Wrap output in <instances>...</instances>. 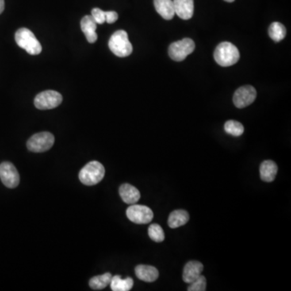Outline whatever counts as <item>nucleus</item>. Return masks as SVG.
Segmentation results:
<instances>
[{
	"mask_svg": "<svg viewBox=\"0 0 291 291\" xmlns=\"http://www.w3.org/2000/svg\"><path fill=\"white\" fill-rule=\"evenodd\" d=\"M119 194L122 201L130 205L138 202L141 197L139 189L130 184H123L119 189Z\"/></svg>",
	"mask_w": 291,
	"mask_h": 291,
	"instance_id": "nucleus-14",
	"label": "nucleus"
},
{
	"mask_svg": "<svg viewBox=\"0 0 291 291\" xmlns=\"http://www.w3.org/2000/svg\"><path fill=\"white\" fill-rule=\"evenodd\" d=\"M195 43L189 38L177 40L170 45L169 54L170 58L176 62H181L185 60L188 55L194 51Z\"/></svg>",
	"mask_w": 291,
	"mask_h": 291,
	"instance_id": "nucleus-6",
	"label": "nucleus"
},
{
	"mask_svg": "<svg viewBox=\"0 0 291 291\" xmlns=\"http://www.w3.org/2000/svg\"><path fill=\"white\" fill-rule=\"evenodd\" d=\"M55 143V136L50 132L37 133L32 135L27 142V147L32 152L40 153L49 151Z\"/></svg>",
	"mask_w": 291,
	"mask_h": 291,
	"instance_id": "nucleus-5",
	"label": "nucleus"
},
{
	"mask_svg": "<svg viewBox=\"0 0 291 291\" xmlns=\"http://www.w3.org/2000/svg\"><path fill=\"white\" fill-rule=\"evenodd\" d=\"M175 14L183 20H189L193 17L194 12L193 0H173Z\"/></svg>",
	"mask_w": 291,
	"mask_h": 291,
	"instance_id": "nucleus-11",
	"label": "nucleus"
},
{
	"mask_svg": "<svg viewBox=\"0 0 291 291\" xmlns=\"http://www.w3.org/2000/svg\"><path fill=\"white\" fill-rule=\"evenodd\" d=\"M127 216L131 222L136 224H147L152 221L154 214L146 205L133 204L127 209Z\"/></svg>",
	"mask_w": 291,
	"mask_h": 291,
	"instance_id": "nucleus-8",
	"label": "nucleus"
},
{
	"mask_svg": "<svg viewBox=\"0 0 291 291\" xmlns=\"http://www.w3.org/2000/svg\"><path fill=\"white\" fill-rule=\"evenodd\" d=\"M154 5L156 12L165 20H172L176 15L173 0H154Z\"/></svg>",
	"mask_w": 291,
	"mask_h": 291,
	"instance_id": "nucleus-16",
	"label": "nucleus"
},
{
	"mask_svg": "<svg viewBox=\"0 0 291 291\" xmlns=\"http://www.w3.org/2000/svg\"><path fill=\"white\" fill-rule=\"evenodd\" d=\"M4 7H5V4H4V0H0V14L4 12Z\"/></svg>",
	"mask_w": 291,
	"mask_h": 291,
	"instance_id": "nucleus-27",
	"label": "nucleus"
},
{
	"mask_svg": "<svg viewBox=\"0 0 291 291\" xmlns=\"http://www.w3.org/2000/svg\"><path fill=\"white\" fill-rule=\"evenodd\" d=\"M92 16L94 19L97 24H102L105 22L106 17H105V12L101 10L100 8H93L92 10Z\"/></svg>",
	"mask_w": 291,
	"mask_h": 291,
	"instance_id": "nucleus-25",
	"label": "nucleus"
},
{
	"mask_svg": "<svg viewBox=\"0 0 291 291\" xmlns=\"http://www.w3.org/2000/svg\"><path fill=\"white\" fill-rule=\"evenodd\" d=\"M111 280H112L111 273H104L102 275L93 277L89 281V285L92 289H95V290H101V289H105L108 285H110Z\"/></svg>",
	"mask_w": 291,
	"mask_h": 291,
	"instance_id": "nucleus-20",
	"label": "nucleus"
},
{
	"mask_svg": "<svg viewBox=\"0 0 291 291\" xmlns=\"http://www.w3.org/2000/svg\"><path fill=\"white\" fill-rule=\"evenodd\" d=\"M97 25V23L92 16H85L81 20V29L89 43H95L97 41L98 37L96 32Z\"/></svg>",
	"mask_w": 291,
	"mask_h": 291,
	"instance_id": "nucleus-13",
	"label": "nucleus"
},
{
	"mask_svg": "<svg viewBox=\"0 0 291 291\" xmlns=\"http://www.w3.org/2000/svg\"><path fill=\"white\" fill-rule=\"evenodd\" d=\"M224 130L226 132L232 136L239 137L243 135L244 128L243 124L236 120H227L224 124Z\"/></svg>",
	"mask_w": 291,
	"mask_h": 291,
	"instance_id": "nucleus-22",
	"label": "nucleus"
},
{
	"mask_svg": "<svg viewBox=\"0 0 291 291\" xmlns=\"http://www.w3.org/2000/svg\"><path fill=\"white\" fill-rule=\"evenodd\" d=\"M62 101V95L56 91H44L36 95L34 99V105L36 109L47 110L57 108Z\"/></svg>",
	"mask_w": 291,
	"mask_h": 291,
	"instance_id": "nucleus-7",
	"label": "nucleus"
},
{
	"mask_svg": "<svg viewBox=\"0 0 291 291\" xmlns=\"http://www.w3.org/2000/svg\"><path fill=\"white\" fill-rule=\"evenodd\" d=\"M189 220V215L184 210H177L172 212L169 215L168 224L173 229L184 226Z\"/></svg>",
	"mask_w": 291,
	"mask_h": 291,
	"instance_id": "nucleus-18",
	"label": "nucleus"
},
{
	"mask_svg": "<svg viewBox=\"0 0 291 291\" xmlns=\"http://www.w3.org/2000/svg\"><path fill=\"white\" fill-rule=\"evenodd\" d=\"M214 57L219 66H231L239 61V50L232 43L224 41L216 47Z\"/></svg>",
	"mask_w": 291,
	"mask_h": 291,
	"instance_id": "nucleus-1",
	"label": "nucleus"
},
{
	"mask_svg": "<svg viewBox=\"0 0 291 291\" xmlns=\"http://www.w3.org/2000/svg\"><path fill=\"white\" fill-rule=\"evenodd\" d=\"M109 47L116 56L120 58L130 56L133 52L132 44L129 40L127 32L124 30L116 31L111 36Z\"/></svg>",
	"mask_w": 291,
	"mask_h": 291,
	"instance_id": "nucleus-4",
	"label": "nucleus"
},
{
	"mask_svg": "<svg viewBox=\"0 0 291 291\" xmlns=\"http://www.w3.org/2000/svg\"><path fill=\"white\" fill-rule=\"evenodd\" d=\"M148 235L150 238H151L153 241L156 242V243L163 242L165 239V235L163 228H162L159 224H156V223L151 224V225L149 227Z\"/></svg>",
	"mask_w": 291,
	"mask_h": 291,
	"instance_id": "nucleus-23",
	"label": "nucleus"
},
{
	"mask_svg": "<svg viewBox=\"0 0 291 291\" xmlns=\"http://www.w3.org/2000/svg\"><path fill=\"white\" fill-rule=\"evenodd\" d=\"M0 179L9 189H14L20 184L18 171L10 162H4L0 164Z\"/></svg>",
	"mask_w": 291,
	"mask_h": 291,
	"instance_id": "nucleus-10",
	"label": "nucleus"
},
{
	"mask_svg": "<svg viewBox=\"0 0 291 291\" xmlns=\"http://www.w3.org/2000/svg\"><path fill=\"white\" fill-rule=\"evenodd\" d=\"M105 169L98 161H92L87 163L78 173L79 181L85 185H97L105 177Z\"/></svg>",
	"mask_w": 291,
	"mask_h": 291,
	"instance_id": "nucleus-2",
	"label": "nucleus"
},
{
	"mask_svg": "<svg viewBox=\"0 0 291 291\" xmlns=\"http://www.w3.org/2000/svg\"><path fill=\"white\" fill-rule=\"evenodd\" d=\"M110 285L113 291H129L132 289L134 281L131 277L122 279L120 276L116 275L112 277Z\"/></svg>",
	"mask_w": 291,
	"mask_h": 291,
	"instance_id": "nucleus-19",
	"label": "nucleus"
},
{
	"mask_svg": "<svg viewBox=\"0 0 291 291\" xmlns=\"http://www.w3.org/2000/svg\"><path fill=\"white\" fill-rule=\"evenodd\" d=\"M256 97H257L256 89L251 85H246L240 87L235 91L233 97V102L237 108L243 109L253 104L256 100Z\"/></svg>",
	"mask_w": 291,
	"mask_h": 291,
	"instance_id": "nucleus-9",
	"label": "nucleus"
},
{
	"mask_svg": "<svg viewBox=\"0 0 291 291\" xmlns=\"http://www.w3.org/2000/svg\"><path fill=\"white\" fill-rule=\"evenodd\" d=\"M135 274L139 280L146 282H153L159 277V271L151 265H138L135 268Z\"/></svg>",
	"mask_w": 291,
	"mask_h": 291,
	"instance_id": "nucleus-15",
	"label": "nucleus"
},
{
	"mask_svg": "<svg viewBox=\"0 0 291 291\" xmlns=\"http://www.w3.org/2000/svg\"><path fill=\"white\" fill-rule=\"evenodd\" d=\"M269 35L274 41H281L286 35V29L283 24L279 22H273L269 28Z\"/></svg>",
	"mask_w": 291,
	"mask_h": 291,
	"instance_id": "nucleus-21",
	"label": "nucleus"
},
{
	"mask_svg": "<svg viewBox=\"0 0 291 291\" xmlns=\"http://www.w3.org/2000/svg\"><path fill=\"white\" fill-rule=\"evenodd\" d=\"M105 17H106L105 22L108 23V24H113V23L116 22L118 19V14L113 11L105 12Z\"/></svg>",
	"mask_w": 291,
	"mask_h": 291,
	"instance_id": "nucleus-26",
	"label": "nucleus"
},
{
	"mask_svg": "<svg viewBox=\"0 0 291 291\" xmlns=\"http://www.w3.org/2000/svg\"><path fill=\"white\" fill-rule=\"evenodd\" d=\"M206 289V279L203 275H200L197 279L190 283L189 287L188 288L189 291H205Z\"/></svg>",
	"mask_w": 291,
	"mask_h": 291,
	"instance_id": "nucleus-24",
	"label": "nucleus"
},
{
	"mask_svg": "<svg viewBox=\"0 0 291 291\" xmlns=\"http://www.w3.org/2000/svg\"><path fill=\"white\" fill-rule=\"evenodd\" d=\"M277 173V166L273 161L265 160L260 167L261 179L265 182H272L274 181Z\"/></svg>",
	"mask_w": 291,
	"mask_h": 291,
	"instance_id": "nucleus-17",
	"label": "nucleus"
},
{
	"mask_svg": "<svg viewBox=\"0 0 291 291\" xmlns=\"http://www.w3.org/2000/svg\"><path fill=\"white\" fill-rule=\"evenodd\" d=\"M224 1H226V2H227V3H232V2H234V1H235V0H224Z\"/></svg>",
	"mask_w": 291,
	"mask_h": 291,
	"instance_id": "nucleus-28",
	"label": "nucleus"
},
{
	"mask_svg": "<svg viewBox=\"0 0 291 291\" xmlns=\"http://www.w3.org/2000/svg\"><path fill=\"white\" fill-rule=\"evenodd\" d=\"M203 269H204V266L201 262L196 261H189L184 268L183 280L186 283H192L193 281L197 279V277L201 275Z\"/></svg>",
	"mask_w": 291,
	"mask_h": 291,
	"instance_id": "nucleus-12",
	"label": "nucleus"
},
{
	"mask_svg": "<svg viewBox=\"0 0 291 291\" xmlns=\"http://www.w3.org/2000/svg\"><path fill=\"white\" fill-rule=\"evenodd\" d=\"M15 39L16 44L29 55H37L43 51V47L39 40L33 32L28 28H21L16 31Z\"/></svg>",
	"mask_w": 291,
	"mask_h": 291,
	"instance_id": "nucleus-3",
	"label": "nucleus"
}]
</instances>
